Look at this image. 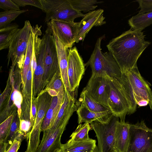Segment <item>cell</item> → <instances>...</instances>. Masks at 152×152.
<instances>
[{"label":"cell","instance_id":"11","mask_svg":"<svg viewBox=\"0 0 152 152\" xmlns=\"http://www.w3.org/2000/svg\"><path fill=\"white\" fill-rule=\"evenodd\" d=\"M47 24L45 32L54 34L67 48H72L75 42L79 22L51 20Z\"/></svg>","mask_w":152,"mask_h":152},{"label":"cell","instance_id":"3","mask_svg":"<svg viewBox=\"0 0 152 152\" xmlns=\"http://www.w3.org/2000/svg\"><path fill=\"white\" fill-rule=\"evenodd\" d=\"M33 27L29 20H26L23 27L19 28L12 39L7 55L8 65L10 60L12 66L21 70L24 63L30 34Z\"/></svg>","mask_w":152,"mask_h":152},{"label":"cell","instance_id":"4","mask_svg":"<svg viewBox=\"0 0 152 152\" xmlns=\"http://www.w3.org/2000/svg\"><path fill=\"white\" fill-rule=\"evenodd\" d=\"M42 10L46 13L45 21L47 23L51 20L66 22H74L85 14L72 7L68 0H40Z\"/></svg>","mask_w":152,"mask_h":152},{"label":"cell","instance_id":"21","mask_svg":"<svg viewBox=\"0 0 152 152\" xmlns=\"http://www.w3.org/2000/svg\"><path fill=\"white\" fill-rule=\"evenodd\" d=\"M96 142L95 140L91 138L81 141L72 142L68 140L66 143L62 144V149L64 152L85 150L94 151L96 146Z\"/></svg>","mask_w":152,"mask_h":152},{"label":"cell","instance_id":"28","mask_svg":"<svg viewBox=\"0 0 152 152\" xmlns=\"http://www.w3.org/2000/svg\"><path fill=\"white\" fill-rule=\"evenodd\" d=\"M28 10L5 11L0 12V29L8 26L19 15L27 12Z\"/></svg>","mask_w":152,"mask_h":152},{"label":"cell","instance_id":"39","mask_svg":"<svg viewBox=\"0 0 152 152\" xmlns=\"http://www.w3.org/2000/svg\"><path fill=\"white\" fill-rule=\"evenodd\" d=\"M94 151L91 150H85L81 151H74L70 152H94Z\"/></svg>","mask_w":152,"mask_h":152},{"label":"cell","instance_id":"9","mask_svg":"<svg viewBox=\"0 0 152 152\" xmlns=\"http://www.w3.org/2000/svg\"><path fill=\"white\" fill-rule=\"evenodd\" d=\"M42 38L45 44V53L42 91L44 89L55 74L60 70L57 49L53 36L45 32Z\"/></svg>","mask_w":152,"mask_h":152},{"label":"cell","instance_id":"32","mask_svg":"<svg viewBox=\"0 0 152 152\" xmlns=\"http://www.w3.org/2000/svg\"><path fill=\"white\" fill-rule=\"evenodd\" d=\"M14 114H12L1 123L0 125V143L4 142L9 131Z\"/></svg>","mask_w":152,"mask_h":152},{"label":"cell","instance_id":"35","mask_svg":"<svg viewBox=\"0 0 152 152\" xmlns=\"http://www.w3.org/2000/svg\"><path fill=\"white\" fill-rule=\"evenodd\" d=\"M0 8L5 11L19 10V7L11 0H0Z\"/></svg>","mask_w":152,"mask_h":152},{"label":"cell","instance_id":"1","mask_svg":"<svg viewBox=\"0 0 152 152\" xmlns=\"http://www.w3.org/2000/svg\"><path fill=\"white\" fill-rule=\"evenodd\" d=\"M150 44L143 32L131 28L113 39L107 47L123 73L137 66L138 58Z\"/></svg>","mask_w":152,"mask_h":152},{"label":"cell","instance_id":"14","mask_svg":"<svg viewBox=\"0 0 152 152\" xmlns=\"http://www.w3.org/2000/svg\"><path fill=\"white\" fill-rule=\"evenodd\" d=\"M83 89L96 101L108 107L107 102L110 87L106 76H91Z\"/></svg>","mask_w":152,"mask_h":152},{"label":"cell","instance_id":"6","mask_svg":"<svg viewBox=\"0 0 152 152\" xmlns=\"http://www.w3.org/2000/svg\"><path fill=\"white\" fill-rule=\"evenodd\" d=\"M110 85V90L108 105L113 115L121 121H125L127 114H129L130 107L125 91L118 79L106 76Z\"/></svg>","mask_w":152,"mask_h":152},{"label":"cell","instance_id":"10","mask_svg":"<svg viewBox=\"0 0 152 152\" xmlns=\"http://www.w3.org/2000/svg\"><path fill=\"white\" fill-rule=\"evenodd\" d=\"M124 74L137 105L147 100L152 109V91L147 82L141 75L136 66Z\"/></svg>","mask_w":152,"mask_h":152},{"label":"cell","instance_id":"29","mask_svg":"<svg viewBox=\"0 0 152 152\" xmlns=\"http://www.w3.org/2000/svg\"><path fill=\"white\" fill-rule=\"evenodd\" d=\"M20 120L18 113L14 114L13 119L10 125L7 135L4 141L7 145V149L16 139L18 133Z\"/></svg>","mask_w":152,"mask_h":152},{"label":"cell","instance_id":"26","mask_svg":"<svg viewBox=\"0 0 152 152\" xmlns=\"http://www.w3.org/2000/svg\"><path fill=\"white\" fill-rule=\"evenodd\" d=\"M72 7L76 10L81 12H89L94 10L97 6L95 4L103 3L97 0H68Z\"/></svg>","mask_w":152,"mask_h":152},{"label":"cell","instance_id":"25","mask_svg":"<svg viewBox=\"0 0 152 152\" xmlns=\"http://www.w3.org/2000/svg\"><path fill=\"white\" fill-rule=\"evenodd\" d=\"M33 47V38L32 31L29 37L24 63L21 70L22 92L25 87L27 74L31 65Z\"/></svg>","mask_w":152,"mask_h":152},{"label":"cell","instance_id":"18","mask_svg":"<svg viewBox=\"0 0 152 152\" xmlns=\"http://www.w3.org/2000/svg\"><path fill=\"white\" fill-rule=\"evenodd\" d=\"M64 97V89L59 91L57 96L53 97L51 103L43 121L41 132L46 130L53 124L63 103Z\"/></svg>","mask_w":152,"mask_h":152},{"label":"cell","instance_id":"27","mask_svg":"<svg viewBox=\"0 0 152 152\" xmlns=\"http://www.w3.org/2000/svg\"><path fill=\"white\" fill-rule=\"evenodd\" d=\"M91 129L90 124L88 123L79 124L70 136V141L77 142L88 140L90 139L88 133Z\"/></svg>","mask_w":152,"mask_h":152},{"label":"cell","instance_id":"20","mask_svg":"<svg viewBox=\"0 0 152 152\" xmlns=\"http://www.w3.org/2000/svg\"><path fill=\"white\" fill-rule=\"evenodd\" d=\"M130 124L119 121L115 133L114 148L115 152H127L129 142Z\"/></svg>","mask_w":152,"mask_h":152},{"label":"cell","instance_id":"23","mask_svg":"<svg viewBox=\"0 0 152 152\" xmlns=\"http://www.w3.org/2000/svg\"><path fill=\"white\" fill-rule=\"evenodd\" d=\"M19 26L15 23H10L0 29V50L8 48L13 38L18 31Z\"/></svg>","mask_w":152,"mask_h":152},{"label":"cell","instance_id":"5","mask_svg":"<svg viewBox=\"0 0 152 152\" xmlns=\"http://www.w3.org/2000/svg\"><path fill=\"white\" fill-rule=\"evenodd\" d=\"M119 121V118L113 115L106 123L95 121L90 124L91 129L95 132L98 140L94 152H115V133Z\"/></svg>","mask_w":152,"mask_h":152},{"label":"cell","instance_id":"22","mask_svg":"<svg viewBox=\"0 0 152 152\" xmlns=\"http://www.w3.org/2000/svg\"><path fill=\"white\" fill-rule=\"evenodd\" d=\"M79 101L92 111L99 113L110 110L108 107L95 100L83 89L80 94Z\"/></svg>","mask_w":152,"mask_h":152},{"label":"cell","instance_id":"38","mask_svg":"<svg viewBox=\"0 0 152 152\" xmlns=\"http://www.w3.org/2000/svg\"><path fill=\"white\" fill-rule=\"evenodd\" d=\"M7 149V144L4 142L0 143V152H6Z\"/></svg>","mask_w":152,"mask_h":152},{"label":"cell","instance_id":"40","mask_svg":"<svg viewBox=\"0 0 152 152\" xmlns=\"http://www.w3.org/2000/svg\"><path fill=\"white\" fill-rule=\"evenodd\" d=\"M56 152H64L63 149H62L61 150H60Z\"/></svg>","mask_w":152,"mask_h":152},{"label":"cell","instance_id":"33","mask_svg":"<svg viewBox=\"0 0 152 152\" xmlns=\"http://www.w3.org/2000/svg\"><path fill=\"white\" fill-rule=\"evenodd\" d=\"M19 7L30 5L37 7L43 10L40 0H12Z\"/></svg>","mask_w":152,"mask_h":152},{"label":"cell","instance_id":"17","mask_svg":"<svg viewBox=\"0 0 152 152\" xmlns=\"http://www.w3.org/2000/svg\"><path fill=\"white\" fill-rule=\"evenodd\" d=\"M51 34L53 36L55 41L61 76L64 89L70 92L68 74V49L64 45L55 34L53 33Z\"/></svg>","mask_w":152,"mask_h":152},{"label":"cell","instance_id":"19","mask_svg":"<svg viewBox=\"0 0 152 152\" xmlns=\"http://www.w3.org/2000/svg\"><path fill=\"white\" fill-rule=\"evenodd\" d=\"M76 112L79 124L83 122L90 124L95 121L102 123H106L113 115L110 110L99 113L92 111L81 104H80Z\"/></svg>","mask_w":152,"mask_h":152},{"label":"cell","instance_id":"2","mask_svg":"<svg viewBox=\"0 0 152 152\" xmlns=\"http://www.w3.org/2000/svg\"><path fill=\"white\" fill-rule=\"evenodd\" d=\"M105 36L104 35L97 39L94 48L86 65L90 66L91 76H108L118 78L121 77L122 73L112 54L109 51L102 53L101 51V42Z\"/></svg>","mask_w":152,"mask_h":152},{"label":"cell","instance_id":"15","mask_svg":"<svg viewBox=\"0 0 152 152\" xmlns=\"http://www.w3.org/2000/svg\"><path fill=\"white\" fill-rule=\"evenodd\" d=\"M67 124L58 126L53 130L44 131L42 139L36 152H56L62 149L61 140Z\"/></svg>","mask_w":152,"mask_h":152},{"label":"cell","instance_id":"12","mask_svg":"<svg viewBox=\"0 0 152 152\" xmlns=\"http://www.w3.org/2000/svg\"><path fill=\"white\" fill-rule=\"evenodd\" d=\"M68 77L70 91L75 97L85 73V65L75 46L68 50Z\"/></svg>","mask_w":152,"mask_h":152},{"label":"cell","instance_id":"24","mask_svg":"<svg viewBox=\"0 0 152 152\" xmlns=\"http://www.w3.org/2000/svg\"><path fill=\"white\" fill-rule=\"evenodd\" d=\"M128 23L132 29L142 31L152 24V12L138 14L128 20Z\"/></svg>","mask_w":152,"mask_h":152},{"label":"cell","instance_id":"7","mask_svg":"<svg viewBox=\"0 0 152 152\" xmlns=\"http://www.w3.org/2000/svg\"><path fill=\"white\" fill-rule=\"evenodd\" d=\"M37 113L33 127L27 139V152H36L40 143V134L43 121L51 103L53 97L48 92L39 94Z\"/></svg>","mask_w":152,"mask_h":152},{"label":"cell","instance_id":"34","mask_svg":"<svg viewBox=\"0 0 152 152\" xmlns=\"http://www.w3.org/2000/svg\"><path fill=\"white\" fill-rule=\"evenodd\" d=\"M139 4L140 9L138 14H143L152 12V0H138L136 1Z\"/></svg>","mask_w":152,"mask_h":152},{"label":"cell","instance_id":"37","mask_svg":"<svg viewBox=\"0 0 152 152\" xmlns=\"http://www.w3.org/2000/svg\"><path fill=\"white\" fill-rule=\"evenodd\" d=\"M48 94L52 97L57 96L58 93L57 92L56 90L54 89L49 88L46 91Z\"/></svg>","mask_w":152,"mask_h":152},{"label":"cell","instance_id":"30","mask_svg":"<svg viewBox=\"0 0 152 152\" xmlns=\"http://www.w3.org/2000/svg\"><path fill=\"white\" fill-rule=\"evenodd\" d=\"M49 88L54 89L58 93L64 89L60 70L55 74L44 89L39 94L46 92L47 90Z\"/></svg>","mask_w":152,"mask_h":152},{"label":"cell","instance_id":"8","mask_svg":"<svg viewBox=\"0 0 152 152\" xmlns=\"http://www.w3.org/2000/svg\"><path fill=\"white\" fill-rule=\"evenodd\" d=\"M127 152H152V129L144 121L130 124Z\"/></svg>","mask_w":152,"mask_h":152},{"label":"cell","instance_id":"31","mask_svg":"<svg viewBox=\"0 0 152 152\" xmlns=\"http://www.w3.org/2000/svg\"><path fill=\"white\" fill-rule=\"evenodd\" d=\"M13 84L14 82L12 83V94L10 96V98L13 101L14 105L17 108V113L20 119L21 116V105L23 102V97L21 92L14 88Z\"/></svg>","mask_w":152,"mask_h":152},{"label":"cell","instance_id":"36","mask_svg":"<svg viewBox=\"0 0 152 152\" xmlns=\"http://www.w3.org/2000/svg\"><path fill=\"white\" fill-rule=\"evenodd\" d=\"M22 140L21 139H16L6 152H18Z\"/></svg>","mask_w":152,"mask_h":152},{"label":"cell","instance_id":"13","mask_svg":"<svg viewBox=\"0 0 152 152\" xmlns=\"http://www.w3.org/2000/svg\"><path fill=\"white\" fill-rule=\"evenodd\" d=\"M33 50L36 56L37 67L34 72L33 82V94L37 97L42 89L44 74V58L45 53V44L43 38L39 37L41 35L38 32L33 34Z\"/></svg>","mask_w":152,"mask_h":152},{"label":"cell","instance_id":"16","mask_svg":"<svg viewBox=\"0 0 152 152\" xmlns=\"http://www.w3.org/2000/svg\"><path fill=\"white\" fill-rule=\"evenodd\" d=\"M103 10L100 9L90 11L86 14L79 22L78 31L75 42L83 41L86 35L94 26L105 24V18L103 15Z\"/></svg>","mask_w":152,"mask_h":152}]
</instances>
